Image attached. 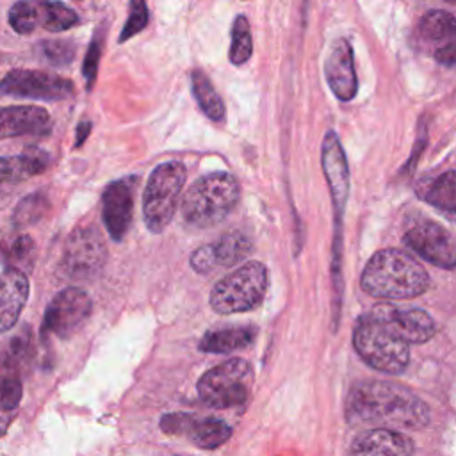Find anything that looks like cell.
I'll list each match as a JSON object with an SVG mask.
<instances>
[{"mask_svg":"<svg viewBox=\"0 0 456 456\" xmlns=\"http://www.w3.org/2000/svg\"><path fill=\"white\" fill-rule=\"evenodd\" d=\"M346 419L354 426L422 429L429 422V408L397 383L367 379L349 390Z\"/></svg>","mask_w":456,"mask_h":456,"instance_id":"6da1fadb","label":"cell"},{"mask_svg":"<svg viewBox=\"0 0 456 456\" xmlns=\"http://www.w3.org/2000/svg\"><path fill=\"white\" fill-rule=\"evenodd\" d=\"M362 289L374 297L411 299L429 287V274L410 253L395 248L378 251L362 273Z\"/></svg>","mask_w":456,"mask_h":456,"instance_id":"7a4b0ae2","label":"cell"},{"mask_svg":"<svg viewBox=\"0 0 456 456\" xmlns=\"http://www.w3.org/2000/svg\"><path fill=\"white\" fill-rule=\"evenodd\" d=\"M240 196L237 180L228 173H210L196 180L182 200L183 223L192 228H208L235 208Z\"/></svg>","mask_w":456,"mask_h":456,"instance_id":"3957f363","label":"cell"},{"mask_svg":"<svg viewBox=\"0 0 456 456\" xmlns=\"http://www.w3.org/2000/svg\"><path fill=\"white\" fill-rule=\"evenodd\" d=\"M353 346L360 358L379 372L401 374L410 363V344L372 314H365L356 321Z\"/></svg>","mask_w":456,"mask_h":456,"instance_id":"277c9868","label":"cell"},{"mask_svg":"<svg viewBox=\"0 0 456 456\" xmlns=\"http://www.w3.org/2000/svg\"><path fill=\"white\" fill-rule=\"evenodd\" d=\"M187 171L178 160L159 164L142 192V217L151 233H160L173 219L185 187Z\"/></svg>","mask_w":456,"mask_h":456,"instance_id":"5b68a950","label":"cell"},{"mask_svg":"<svg viewBox=\"0 0 456 456\" xmlns=\"http://www.w3.org/2000/svg\"><path fill=\"white\" fill-rule=\"evenodd\" d=\"M267 269L251 260L221 278L210 292V306L217 314H239L256 308L267 292Z\"/></svg>","mask_w":456,"mask_h":456,"instance_id":"8992f818","label":"cell"},{"mask_svg":"<svg viewBox=\"0 0 456 456\" xmlns=\"http://www.w3.org/2000/svg\"><path fill=\"white\" fill-rule=\"evenodd\" d=\"M253 367L242 358L226 360L208 369L198 381L200 399L210 408L240 406L253 385Z\"/></svg>","mask_w":456,"mask_h":456,"instance_id":"52a82bcc","label":"cell"},{"mask_svg":"<svg viewBox=\"0 0 456 456\" xmlns=\"http://www.w3.org/2000/svg\"><path fill=\"white\" fill-rule=\"evenodd\" d=\"M78 23V14L59 0H20L9 9V25L18 34L37 28L64 32Z\"/></svg>","mask_w":456,"mask_h":456,"instance_id":"ba28073f","label":"cell"},{"mask_svg":"<svg viewBox=\"0 0 456 456\" xmlns=\"http://www.w3.org/2000/svg\"><path fill=\"white\" fill-rule=\"evenodd\" d=\"M107 262V246L94 226L77 228L66 240L61 267L71 280H87L98 274Z\"/></svg>","mask_w":456,"mask_h":456,"instance_id":"9c48e42d","label":"cell"},{"mask_svg":"<svg viewBox=\"0 0 456 456\" xmlns=\"http://www.w3.org/2000/svg\"><path fill=\"white\" fill-rule=\"evenodd\" d=\"M91 297L78 287L62 289L46 306L43 319V335L52 333L61 338L71 337L91 314Z\"/></svg>","mask_w":456,"mask_h":456,"instance_id":"30bf717a","label":"cell"},{"mask_svg":"<svg viewBox=\"0 0 456 456\" xmlns=\"http://www.w3.org/2000/svg\"><path fill=\"white\" fill-rule=\"evenodd\" d=\"M403 242L415 255L422 256L429 264L442 269H454L456 249L452 235L438 223L431 219H422L413 223L403 235Z\"/></svg>","mask_w":456,"mask_h":456,"instance_id":"8fae6325","label":"cell"},{"mask_svg":"<svg viewBox=\"0 0 456 456\" xmlns=\"http://www.w3.org/2000/svg\"><path fill=\"white\" fill-rule=\"evenodd\" d=\"M0 93L34 100H64L73 94V82L46 71L12 69L0 80Z\"/></svg>","mask_w":456,"mask_h":456,"instance_id":"7c38bea8","label":"cell"},{"mask_svg":"<svg viewBox=\"0 0 456 456\" xmlns=\"http://www.w3.org/2000/svg\"><path fill=\"white\" fill-rule=\"evenodd\" d=\"M369 314L385 322L406 344H424L436 333L433 317L420 308H401L390 303H381Z\"/></svg>","mask_w":456,"mask_h":456,"instance_id":"4fadbf2b","label":"cell"},{"mask_svg":"<svg viewBox=\"0 0 456 456\" xmlns=\"http://www.w3.org/2000/svg\"><path fill=\"white\" fill-rule=\"evenodd\" d=\"M135 176L110 182L102 196V217L112 240L121 242L132 223Z\"/></svg>","mask_w":456,"mask_h":456,"instance_id":"5bb4252c","label":"cell"},{"mask_svg":"<svg viewBox=\"0 0 456 456\" xmlns=\"http://www.w3.org/2000/svg\"><path fill=\"white\" fill-rule=\"evenodd\" d=\"M324 73L330 89L338 100L349 102L356 96L358 78L354 71L353 46L346 37H338L331 43L330 52L326 55Z\"/></svg>","mask_w":456,"mask_h":456,"instance_id":"9a60e30c","label":"cell"},{"mask_svg":"<svg viewBox=\"0 0 456 456\" xmlns=\"http://www.w3.org/2000/svg\"><path fill=\"white\" fill-rule=\"evenodd\" d=\"M321 160H322L324 176L333 198L337 216H340V212H344V205L349 192V169H347V160L340 146V141L333 130L326 132L324 135Z\"/></svg>","mask_w":456,"mask_h":456,"instance_id":"2e32d148","label":"cell"},{"mask_svg":"<svg viewBox=\"0 0 456 456\" xmlns=\"http://www.w3.org/2000/svg\"><path fill=\"white\" fill-rule=\"evenodd\" d=\"M52 128L46 109L37 105L0 107V139L21 135H45Z\"/></svg>","mask_w":456,"mask_h":456,"instance_id":"e0dca14e","label":"cell"},{"mask_svg":"<svg viewBox=\"0 0 456 456\" xmlns=\"http://www.w3.org/2000/svg\"><path fill=\"white\" fill-rule=\"evenodd\" d=\"M27 299L28 278L25 271L7 265L0 274V333L14 328Z\"/></svg>","mask_w":456,"mask_h":456,"instance_id":"ac0fdd59","label":"cell"},{"mask_svg":"<svg viewBox=\"0 0 456 456\" xmlns=\"http://www.w3.org/2000/svg\"><path fill=\"white\" fill-rule=\"evenodd\" d=\"M415 449L413 442L403 435L399 429L378 428L358 435L351 445V454L360 456H404L411 454Z\"/></svg>","mask_w":456,"mask_h":456,"instance_id":"d6986e66","label":"cell"},{"mask_svg":"<svg viewBox=\"0 0 456 456\" xmlns=\"http://www.w3.org/2000/svg\"><path fill=\"white\" fill-rule=\"evenodd\" d=\"M50 162V153L41 148H27L20 155L0 157V183L20 182L41 175Z\"/></svg>","mask_w":456,"mask_h":456,"instance_id":"ffe728a7","label":"cell"},{"mask_svg":"<svg viewBox=\"0 0 456 456\" xmlns=\"http://www.w3.org/2000/svg\"><path fill=\"white\" fill-rule=\"evenodd\" d=\"M256 337L255 326H226L221 330H212L205 333V337L200 340V349L205 353L214 354H228L233 351H239L242 347H248Z\"/></svg>","mask_w":456,"mask_h":456,"instance_id":"44dd1931","label":"cell"},{"mask_svg":"<svg viewBox=\"0 0 456 456\" xmlns=\"http://www.w3.org/2000/svg\"><path fill=\"white\" fill-rule=\"evenodd\" d=\"M417 194L429 205L445 210L447 214L456 212V182L454 171L449 169L435 178H426L419 182Z\"/></svg>","mask_w":456,"mask_h":456,"instance_id":"7402d4cb","label":"cell"},{"mask_svg":"<svg viewBox=\"0 0 456 456\" xmlns=\"http://www.w3.org/2000/svg\"><path fill=\"white\" fill-rule=\"evenodd\" d=\"M217 267H230L242 262L253 251L251 239L242 232H230L210 244Z\"/></svg>","mask_w":456,"mask_h":456,"instance_id":"603a6c76","label":"cell"},{"mask_svg":"<svg viewBox=\"0 0 456 456\" xmlns=\"http://www.w3.org/2000/svg\"><path fill=\"white\" fill-rule=\"evenodd\" d=\"M419 34L424 41L438 46L454 41V16L444 9L428 11L419 21Z\"/></svg>","mask_w":456,"mask_h":456,"instance_id":"cb8c5ba5","label":"cell"},{"mask_svg":"<svg viewBox=\"0 0 456 456\" xmlns=\"http://www.w3.org/2000/svg\"><path fill=\"white\" fill-rule=\"evenodd\" d=\"M187 435L198 447L216 449L230 438L232 429L224 420L216 419V417H207V419H200V420L194 419Z\"/></svg>","mask_w":456,"mask_h":456,"instance_id":"d4e9b609","label":"cell"},{"mask_svg":"<svg viewBox=\"0 0 456 456\" xmlns=\"http://www.w3.org/2000/svg\"><path fill=\"white\" fill-rule=\"evenodd\" d=\"M191 84H192V93L194 98L203 110L207 118L212 121H221L224 118V103L217 91L214 89L210 78L205 75L201 69H194L191 75Z\"/></svg>","mask_w":456,"mask_h":456,"instance_id":"484cf974","label":"cell"},{"mask_svg":"<svg viewBox=\"0 0 456 456\" xmlns=\"http://www.w3.org/2000/svg\"><path fill=\"white\" fill-rule=\"evenodd\" d=\"M253 53V39L248 18L239 14L232 25V45H230V61L235 66H240L249 61Z\"/></svg>","mask_w":456,"mask_h":456,"instance_id":"4316f807","label":"cell"},{"mask_svg":"<svg viewBox=\"0 0 456 456\" xmlns=\"http://www.w3.org/2000/svg\"><path fill=\"white\" fill-rule=\"evenodd\" d=\"M21 395L23 387L18 370L4 360L0 363V406L7 410H18Z\"/></svg>","mask_w":456,"mask_h":456,"instance_id":"83f0119b","label":"cell"},{"mask_svg":"<svg viewBox=\"0 0 456 456\" xmlns=\"http://www.w3.org/2000/svg\"><path fill=\"white\" fill-rule=\"evenodd\" d=\"M48 210V198L43 192H34L25 196L14 208L12 223L14 226H27L39 221Z\"/></svg>","mask_w":456,"mask_h":456,"instance_id":"f1b7e54d","label":"cell"},{"mask_svg":"<svg viewBox=\"0 0 456 456\" xmlns=\"http://www.w3.org/2000/svg\"><path fill=\"white\" fill-rule=\"evenodd\" d=\"M36 255L34 240L28 235L16 237L7 248H5V262L7 265L18 267L21 271L30 269Z\"/></svg>","mask_w":456,"mask_h":456,"instance_id":"f546056e","label":"cell"},{"mask_svg":"<svg viewBox=\"0 0 456 456\" xmlns=\"http://www.w3.org/2000/svg\"><path fill=\"white\" fill-rule=\"evenodd\" d=\"M148 18H150V12H148L146 0H130V12L121 28L119 43H125L126 39H130L137 32H141L148 25Z\"/></svg>","mask_w":456,"mask_h":456,"instance_id":"4dcf8cb0","label":"cell"},{"mask_svg":"<svg viewBox=\"0 0 456 456\" xmlns=\"http://www.w3.org/2000/svg\"><path fill=\"white\" fill-rule=\"evenodd\" d=\"M39 48L43 57L53 66L69 64L75 55V46L69 41H43Z\"/></svg>","mask_w":456,"mask_h":456,"instance_id":"1f68e13d","label":"cell"},{"mask_svg":"<svg viewBox=\"0 0 456 456\" xmlns=\"http://www.w3.org/2000/svg\"><path fill=\"white\" fill-rule=\"evenodd\" d=\"M192 420H194V417L182 413V411L167 413L160 419V428L167 435H185V433H189Z\"/></svg>","mask_w":456,"mask_h":456,"instance_id":"d6a6232c","label":"cell"},{"mask_svg":"<svg viewBox=\"0 0 456 456\" xmlns=\"http://www.w3.org/2000/svg\"><path fill=\"white\" fill-rule=\"evenodd\" d=\"M100 53H102V41H100V36L96 34L94 39L91 41L89 45V50H87V55L84 59V68H82V73L87 80V87L93 86L94 78H96V69H98V62H100Z\"/></svg>","mask_w":456,"mask_h":456,"instance_id":"836d02e7","label":"cell"},{"mask_svg":"<svg viewBox=\"0 0 456 456\" xmlns=\"http://www.w3.org/2000/svg\"><path fill=\"white\" fill-rule=\"evenodd\" d=\"M191 265L194 271L198 273H210L214 271L217 265H216V260H214V253H212V246L207 244V246H201L198 248L192 255H191Z\"/></svg>","mask_w":456,"mask_h":456,"instance_id":"e575fe53","label":"cell"},{"mask_svg":"<svg viewBox=\"0 0 456 456\" xmlns=\"http://www.w3.org/2000/svg\"><path fill=\"white\" fill-rule=\"evenodd\" d=\"M435 59L436 62H440L442 66H447V68H452L454 66V61H456V53H454V41H449L442 46H436L435 50Z\"/></svg>","mask_w":456,"mask_h":456,"instance_id":"d590c367","label":"cell"},{"mask_svg":"<svg viewBox=\"0 0 456 456\" xmlns=\"http://www.w3.org/2000/svg\"><path fill=\"white\" fill-rule=\"evenodd\" d=\"M14 415H16V410H7V408H2L0 406V436L7 431V428L11 426V422L14 420Z\"/></svg>","mask_w":456,"mask_h":456,"instance_id":"8d00e7d4","label":"cell"},{"mask_svg":"<svg viewBox=\"0 0 456 456\" xmlns=\"http://www.w3.org/2000/svg\"><path fill=\"white\" fill-rule=\"evenodd\" d=\"M89 132H91V123L89 121H82L80 125H78V130H77V146H80L84 141H86V137L89 135Z\"/></svg>","mask_w":456,"mask_h":456,"instance_id":"74e56055","label":"cell"}]
</instances>
